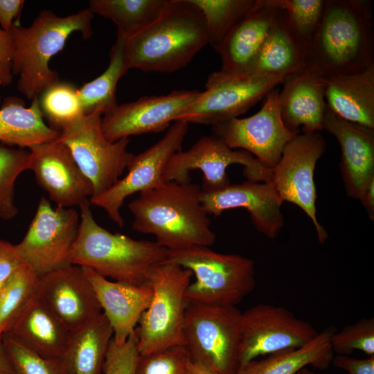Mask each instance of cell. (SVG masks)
<instances>
[{
  "label": "cell",
  "mask_w": 374,
  "mask_h": 374,
  "mask_svg": "<svg viewBox=\"0 0 374 374\" xmlns=\"http://www.w3.org/2000/svg\"><path fill=\"white\" fill-rule=\"evenodd\" d=\"M202 188L193 183L164 182L128 204L134 231L152 234L169 250L213 245L216 239L201 199Z\"/></svg>",
  "instance_id": "1"
},
{
  "label": "cell",
  "mask_w": 374,
  "mask_h": 374,
  "mask_svg": "<svg viewBox=\"0 0 374 374\" xmlns=\"http://www.w3.org/2000/svg\"><path fill=\"white\" fill-rule=\"evenodd\" d=\"M374 66L372 2L326 0L319 27L306 51L305 66L325 78Z\"/></svg>",
  "instance_id": "2"
},
{
  "label": "cell",
  "mask_w": 374,
  "mask_h": 374,
  "mask_svg": "<svg viewBox=\"0 0 374 374\" xmlns=\"http://www.w3.org/2000/svg\"><path fill=\"white\" fill-rule=\"evenodd\" d=\"M208 44L199 8L191 0H167L154 21L124 39L125 63L128 69L172 73L186 67Z\"/></svg>",
  "instance_id": "3"
},
{
  "label": "cell",
  "mask_w": 374,
  "mask_h": 374,
  "mask_svg": "<svg viewBox=\"0 0 374 374\" xmlns=\"http://www.w3.org/2000/svg\"><path fill=\"white\" fill-rule=\"evenodd\" d=\"M93 15L89 8L66 17L43 10L28 27L13 24L8 32L13 48L12 71L19 76L18 90L28 100L60 81L57 71L49 67L50 60L73 33H80L84 39L92 36Z\"/></svg>",
  "instance_id": "4"
},
{
  "label": "cell",
  "mask_w": 374,
  "mask_h": 374,
  "mask_svg": "<svg viewBox=\"0 0 374 374\" xmlns=\"http://www.w3.org/2000/svg\"><path fill=\"white\" fill-rule=\"evenodd\" d=\"M90 204L87 200L79 206L80 224L71 264L89 268L114 281L146 283L150 269L166 260L168 250L156 242L109 232L96 222Z\"/></svg>",
  "instance_id": "5"
},
{
  "label": "cell",
  "mask_w": 374,
  "mask_h": 374,
  "mask_svg": "<svg viewBox=\"0 0 374 374\" xmlns=\"http://www.w3.org/2000/svg\"><path fill=\"white\" fill-rule=\"evenodd\" d=\"M163 262L189 269L195 276L185 292L187 302L235 306L255 288L254 262L238 254L220 253L196 245L169 250Z\"/></svg>",
  "instance_id": "6"
},
{
  "label": "cell",
  "mask_w": 374,
  "mask_h": 374,
  "mask_svg": "<svg viewBox=\"0 0 374 374\" xmlns=\"http://www.w3.org/2000/svg\"><path fill=\"white\" fill-rule=\"evenodd\" d=\"M192 276L189 269L169 262L150 269L146 283L152 290V299L135 329L140 355L184 346L185 292Z\"/></svg>",
  "instance_id": "7"
},
{
  "label": "cell",
  "mask_w": 374,
  "mask_h": 374,
  "mask_svg": "<svg viewBox=\"0 0 374 374\" xmlns=\"http://www.w3.org/2000/svg\"><path fill=\"white\" fill-rule=\"evenodd\" d=\"M242 314L235 306L187 302L183 337L190 359L217 374H235Z\"/></svg>",
  "instance_id": "8"
},
{
  "label": "cell",
  "mask_w": 374,
  "mask_h": 374,
  "mask_svg": "<svg viewBox=\"0 0 374 374\" xmlns=\"http://www.w3.org/2000/svg\"><path fill=\"white\" fill-rule=\"evenodd\" d=\"M102 117L99 112L83 114L65 125L57 139L69 148L78 167L91 183L93 196L112 186L134 155L127 150L129 138L111 142L105 137Z\"/></svg>",
  "instance_id": "9"
},
{
  "label": "cell",
  "mask_w": 374,
  "mask_h": 374,
  "mask_svg": "<svg viewBox=\"0 0 374 374\" xmlns=\"http://www.w3.org/2000/svg\"><path fill=\"white\" fill-rule=\"evenodd\" d=\"M232 164L244 166L243 175L247 180L268 182L271 179V169L246 150H233L213 134L204 136L188 150L175 153L166 164L163 179L189 183L190 172L199 170L203 174L202 191L215 192L231 184L226 170Z\"/></svg>",
  "instance_id": "10"
},
{
  "label": "cell",
  "mask_w": 374,
  "mask_h": 374,
  "mask_svg": "<svg viewBox=\"0 0 374 374\" xmlns=\"http://www.w3.org/2000/svg\"><path fill=\"white\" fill-rule=\"evenodd\" d=\"M79 224L80 215L75 209L53 208L42 197L26 235L15 244L21 261L39 277L72 265Z\"/></svg>",
  "instance_id": "11"
},
{
  "label": "cell",
  "mask_w": 374,
  "mask_h": 374,
  "mask_svg": "<svg viewBox=\"0 0 374 374\" xmlns=\"http://www.w3.org/2000/svg\"><path fill=\"white\" fill-rule=\"evenodd\" d=\"M326 142L319 132L299 133L285 146L278 163L271 169L269 182L280 200L300 207L312 220L321 244L328 233L317 218V191L314 171L323 154Z\"/></svg>",
  "instance_id": "12"
},
{
  "label": "cell",
  "mask_w": 374,
  "mask_h": 374,
  "mask_svg": "<svg viewBox=\"0 0 374 374\" xmlns=\"http://www.w3.org/2000/svg\"><path fill=\"white\" fill-rule=\"evenodd\" d=\"M287 77L242 78L211 73L201 91L175 119L187 123L220 124L245 113Z\"/></svg>",
  "instance_id": "13"
},
{
  "label": "cell",
  "mask_w": 374,
  "mask_h": 374,
  "mask_svg": "<svg viewBox=\"0 0 374 374\" xmlns=\"http://www.w3.org/2000/svg\"><path fill=\"white\" fill-rule=\"evenodd\" d=\"M188 123L175 121L165 135L145 151L134 154L127 173L104 193L90 198V204L105 211L120 227L124 225L121 208L130 195L150 191L164 183L163 172L170 157L181 150Z\"/></svg>",
  "instance_id": "14"
},
{
  "label": "cell",
  "mask_w": 374,
  "mask_h": 374,
  "mask_svg": "<svg viewBox=\"0 0 374 374\" xmlns=\"http://www.w3.org/2000/svg\"><path fill=\"white\" fill-rule=\"evenodd\" d=\"M319 332L289 310L258 303L242 314L239 364L259 356L303 346Z\"/></svg>",
  "instance_id": "15"
},
{
  "label": "cell",
  "mask_w": 374,
  "mask_h": 374,
  "mask_svg": "<svg viewBox=\"0 0 374 374\" xmlns=\"http://www.w3.org/2000/svg\"><path fill=\"white\" fill-rule=\"evenodd\" d=\"M279 91L278 87L271 90L255 114L213 125L212 134L231 149L241 148L249 152L265 167L274 168L287 143L299 134L289 130L282 121Z\"/></svg>",
  "instance_id": "16"
},
{
  "label": "cell",
  "mask_w": 374,
  "mask_h": 374,
  "mask_svg": "<svg viewBox=\"0 0 374 374\" xmlns=\"http://www.w3.org/2000/svg\"><path fill=\"white\" fill-rule=\"evenodd\" d=\"M197 90H175L161 96H142L118 105L102 117L105 137L115 142L130 136L162 132L199 95Z\"/></svg>",
  "instance_id": "17"
},
{
  "label": "cell",
  "mask_w": 374,
  "mask_h": 374,
  "mask_svg": "<svg viewBox=\"0 0 374 374\" xmlns=\"http://www.w3.org/2000/svg\"><path fill=\"white\" fill-rule=\"evenodd\" d=\"M36 296L74 332L102 313L82 267L70 265L39 277Z\"/></svg>",
  "instance_id": "18"
},
{
  "label": "cell",
  "mask_w": 374,
  "mask_h": 374,
  "mask_svg": "<svg viewBox=\"0 0 374 374\" xmlns=\"http://www.w3.org/2000/svg\"><path fill=\"white\" fill-rule=\"evenodd\" d=\"M28 150L29 170L57 206H79L93 196L91 183L65 144L56 139L33 145Z\"/></svg>",
  "instance_id": "19"
},
{
  "label": "cell",
  "mask_w": 374,
  "mask_h": 374,
  "mask_svg": "<svg viewBox=\"0 0 374 374\" xmlns=\"http://www.w3.org/2000/svg\"><path fill=\"white\" fill-rule=\"evenodd\" d=\"M200 199L207 213L214 216L229 209H247L257 231L270 239L276 238L284 225L283 202L269 181L247 180L215 192L202 191Z\"/></svg>",
  "instance_id": "20"
},
{
  "label": "cell",
  "mask_w": 374,
  "mask_h": 374,
  "mask_svg": "<svg viewBox=\"0 0 374 374\" xmlns=\"http://www.w3.org/2000/svg\"><path fill=\"white\" fill-rule=\"evenodd\" d=\"M278 93V103L285 126L293 132L312 133L323 130L327 110L326 78L305 66L287 76Z\"/></svg>",
  "instance_id": "21"
},
{
  "label": "cell",
  "mask_w": 374,
  "mask_h": 374,
  "mask_svg": "<svg viewBox=\"0 0 374 374\" xmlns=\"http://www.w3.org/2000/svg\"><path fill=\"white\" fill-rule=\"evenodd\" d=\"M323 130L338 141L341 172L348 197L358 199L374 177V129L344 120L327 108Z\"/></svg>",
  "instance_id": "22"
},
{
  "label": "cell",
  "mask_w": 374,
  "mask_h": 374,
  "mask_svg": "<svg viewBox=\"0 0 374 374\" xmlns=\"http://www.w3.org/2000/svg\"><path fill=\"white\" fill-rule=\"evenodd\" d=\"M82 267L93 287L102 312L112 326L114 341L123 344L134 332L151 301V287L147 283L135 285L110 281L89 268Z\"/></svg>",
  "instance_id": "23"
},
{
  "label": "cell",
  "mask_w": 374,
  "mask_h": 374,
  "mask_svg": "<svg viewBox=\"0 0 374 374\" xmlns=\"http://www.w3.org/2000/svg\"><path fill=\"white\" fill-rule=\"evenodd\" d=\"M279 14L280 10L267 0H256L249 12L215 50L222 60L218 72L225 75L242 74L257 55Z\"/></svg>",
  "instance_id": "24"
},
{
  "label": "cell",
  "mask_w": 374,
  "mask_h": 374,
  "mask_svg": "<svg viewBox=\"0 0 374 374\" xmlns=\"http://www.w3.org/2000/svg\"><path fill=\"white\" fill-rule=\"evenodd\" d=\"M4 335L40 356L60 359L71 332L35 295Z\"/></svg>",
  "instance_id": "25"
},
{
  "label": "cell",
  "mask_w": 374,
  "mask_h": 374,
  "mask_svg": "<svg viewBox=\"0 0 374 374\" xmlns=\"http://www.w3.org/2000/svg\"><path fill=\"white\" fill-rule=\"evenodd\" d=\"M305 58L306 52L292 33L285 12L280 10L276 22L245 71L241 75L229 76L287 77L304 69Z\"/></svg>",
  "instance_id": "26"
},
{
  "label": "cell",
  "mask_w": 374,
  "mask_h": 374,
  "mask_svg": "<svg viewBox=\"0 0 374 374\" xmlns=\"http://www.w3.org/2000/svg\"><path fill=\"white\" fill-rule=\"evenodd\" d=\"M326 84L329 109L344 120L374 129V66L326 78Z\"/></svg>",
  "instance_id": "27"
},
{
  "label": "cell",
  "mask_w": 374,
  "mask_h": 374,
  "mask_svg": "<svg viewBox=\"0 0 374 374\" xmlns=\"http://www.w3.org/2000/svg\"><path fill=\"white\" fill-rule=\"evenodd\" d=\"M335 332L334 327L327 328L303 346L240 364L235 374H296L307 366L325 370L334 357L330 341Z\"/></svg>",
  "instance_id": "28"
},
{
  "label": "cell",
  "mask_w": 374,
  "mask_h": 374,
  "mask_svg": "<svg viewBox=\"0 0 374 374\" xmlns=\"http://www.w3.org/2000/svg\"><path fill=\"white\" fill-rule=\"evenodd\" d=\"M60 132L44 121L38 97L26 107L17 97L6 98L0 108V143L21 149L56 140Z\"/></svg>",
  "instance_id": "29"
},
{
  "label": "cell",
  "mask_w": 374,
  "mask_h": 374,
  "mask_svg": "<svg viewBox=\"0 0 374 374\" xmlns=\"http://www.w3.org/2000/svg\"><path fill=\"white\" fill-rule=\"evenodd\" d=\"M113 337L112 326L102 312L82 328L71 333L60 358L66 374H103L106 353Z\"/></svg>",
  "instance_id": "30"
},
{
  "label": "cell",
  "mask_w": 374,
  "mask_h": 374,
  "mask_svg": "<svg viewBox=\"0 0 374 374\" xmlns=\"http://www.w3.org/2000/svg\"><path fill=\"white\" fill-rule=\"evenodd\" d=\"M166 2L167 0H91L88 8L93 15L111 19L117 26V35L127 39L154 21Z\"/></svg>",
  "instance_id": "31"
},
{
  "label": "cell",
  "mask_w": 374,
  "mask_h": 374,
  "mask_svg": "<svg viewBox=\"0 0 374 374\" xmlns=\"http://www.w3.org/2000/svg\"><path fill=\"white\" fill-rule=\"evenodd\" d=\"M127 71L124 38L117 35L116 40L109 51L107 68L98 77L84 84L78 89L84 114L99 112L103 115L114 109L118 105L116 97L117 84Z\"/></svg>",
  "instance_id": "32"
},
{
  "label": "cell",
  "mask_w": 374,
  "mask_h": 374,
  "mask_svg": "<svg viewBox=\"0 0 374 374\" xmlns=\"http://www.w3.org/2000/svg\"><path fill=\"white\" fill-rule=\"evenodd\" d=\"M39 277L22 264L0 291V339L36 295Z\"/></svg>",
  "instance_id": "33"
},
{
  "label": "cell",
  "mask_w": 374,
  "mask_h": 374,
  "mask_svg": "<svg viewBox=\"0 0 374 374\" xmlns=\"http://www.w3.org/2000/svg\"><path fill=\"white\" fill-rule=\"evenodd\" d=\"M202 11L208 44L215 50L228 33L252 9L256 0H191Z\"/></svg>",
  "instance_id": "34"
},
{
  "label": "cell",
  "mask_w": 374,
  "mask_h": 374,
  "mask_svg": "<svg viewBox=\"0 0 374 374\" xmlns=\"http://www.w3.org/2000/svg\"><path fill=\"white\" fill-rule=\"evenodd\" d=\"M286 14L288 25L300 46L307 51L321 22L326 0H267Z\"/></svg>",
  "instance_id": "35"
},
{
  "label": "cell",
  "mask_w": 374,
  "mask_h": 374,
  "mask_svg": "<svg viewBox=\"0 0 374 374\" xmlns=\"http://www.w3.org/2000/svg\"><path fill=\"white\" fill-rule=\"evenodd\" d=\"M41 110L48 125L59 131L84 114L78 89L67 82H57L38 96Z\"/></svg>",
  "instance_id": "36"
},
{
  "label": "cell",
  "mask_w": 374,
  "mask_h": 374,
  "mask_svg": "<svg viewBox=\"0 0 374 374\" xmlns=\"http://www.w3.org/2000/svg\"><path fill=\"white\" fill-rule=\"evenodd\" d=\"M30 152L16 149L0 143V218L15 217L18 208L15 204V184L17 178L29 170Z\"/></svg>",
  "instance_id": "37"
},
{
  "label": "cell",
  "mask_w": 374,
  "mask_h": 374,
  "mask_svg": "<svg viewBox=\"0 0 374 374\" xmlns=\"http://www.w3.org/2000/svg\"><path fill=\"white\" fill-rule=\"evenodd\" d=\"M2 341L13 374H66L60 359L40 356L3 335Z\"/></svg>",
  "instance_id": "38"
},
{
  "label": "cell",
  "mask_w": 374,
  "mask_h": 374,
  "mask_svg": "<svg viewBox=\"0 0 374 374\" xmlns=\"http://www.w3.org/2000/svg\"><path fill=\"white\" fill-rule=\"evenodd\" d=\"M331 348L337 355H349L358 350L374 356V319L364 318L346 326L331 337Z\"/></svg>",
  "instance_id": "39"
},
{
  "label": "cell",
  "mask_w": 374,
  "mask_h": 374,
  "mask_svg": "<svg viewBox=\"0 0 374 374\" xmlns=\"http://www.w3.org/2000/svg\"><path fill=\"white\" fill-rule=\"evenodd\" d=\"M189 359L184 346L139 355L134 374H188Z\"/></svg>",
  "instance_id": "40"
},
{
  "label": "cell",
  "mask_w": 374,
  "mask_h": 374,
  "mask_svg": "<svg viewBox=\"0 0 374 374\" xmlns=\"http://www.w3.org/2000/svg\"><path fill=\"white\" fill-rule=\"evenodd\" d=\"M139 355L135 330L122 344H116L112 337L106 353L103 374H134Z\"/></svg>",
  "instance_id": "41"
},
{
  "label": "cell",
  "mask_w": 374,
  "mask_h": 374,
  "mask_svg": "<svg viewBox=\"0 0 374 374\" xmlns=\"http://www.w3.org/2000/svg\"><path fill=\"white\" fill-rule=\"evenodd\" d=\"M23 263L16 245L0 240V291L12 274Z\"/></svg>",
  "instance_id": "42"
},
{
  "label": "cell",
  "mask_w": 374,
  "mask_h": 374,
  "mask_svg": "<svg viewBox=\"0 0 374 374\" xmlns=\"http://www.w3.org/2000/svg\"><path fill=\"white\" fill-rule=\"evenodd\" d=\"M12 56L10 36L8 33L0 28V87H7L12 81Z\"/></svg>",
  "instance_id": "43"
},
{
  "label": "cell",
  "mask_w": 374,
  "mask_h": 374,
  "mask_svg": "<svg viewBox=\"0 0 374 374\" xmlns=\"http://www.w3.org/2000/svg\"><path fill=\"white\" fill-rule=\"evenodd\" d=\"M331 363L345 370L348 374H374V356L356 359L348 355H337L334 356Z\"/></svg>",
  "instance_id": "44"
},
{
  "label": "cell",
  "mask_w": 374,
  "mask_h": 374,
  "mask_svg": "<svg viewBox=\"0 0 374 374\" xmlns=\"http://www.w3.org/2000/svg\"><path fill=\"white\" fill-rule=\"evenodd\" d=\"M24 4L23 0H0V25L8 33Z\"/></svg>",
  "instance_id": "45"
},
{
  "label": "cell",
  "mask_w": 374,
  "mask_h": 374,
  "mask_svg": "<svg viewBox=\"0 0 374 374\" xmlns=\"http://www.w3.org/2000/svg\"><path fill=\"white\" fill-rule=\"evenodd\" d=\"M361 204L366 209L369 218L374 220V177H373L362 189L359 198Z\"/></svg>",
  "instance_id": "46"
},
{
  "label": "cell",
  "mask_w": 374,
  "mask_h": 374,
  "mask_svg": "<svg viewBox=\"0 0 374 374\" xmlns=\"http://www.w3.org/2000/svg\"><path fill=\"white\" fill-rule=\"evenodd\" d=\"M0 374H13L2 339H0Z\"/></svg>",
  "instance_id": "47"
},
{
  "label": "cell",
  "mask_w": 374,
  "mask_h": 374,
  "mask_svg": "<svg viewBox=\"0 0 374 374\" xmlns=\"http://www.w3.org/2000/svg\"><path fill=\"white\" fill-rule=\"evenodd\" d=\"M188 374H217L202 364L191 361L189 359L188 364Z\"/></svg>",
  "instance_id": "48"
},
{
  "label": "cell",
  "mask_w": 374,
  "mask_h": 374,
  "mask_svg": "<svg viewBox=\"0 0 374 374\" xmlns=\"http://www.w3.org/2000/svg\"><path fill=\"white\" fill-rule=\"evenodd\" d=\"M296 374H317V373H315L314 372H312L310 371V370H308V368H302L301 370H300L298 373H296Z\"/></svg>",
  "instance_id": "49"
},
{
  "label": "cell",
  "mask_w": 374,
  "mask_h": 374,
  "mask_svg": "<svg viewBox=\"0 0 374 374\" xmlns=\"http://www.w3.org/2000/svg\"><path fill=\"white\" fill-rule=\"evenodd\" d=\"M1 102V92H0V103Z\"/></svg>",
  "instance_id": "50"
}]
</instances>
